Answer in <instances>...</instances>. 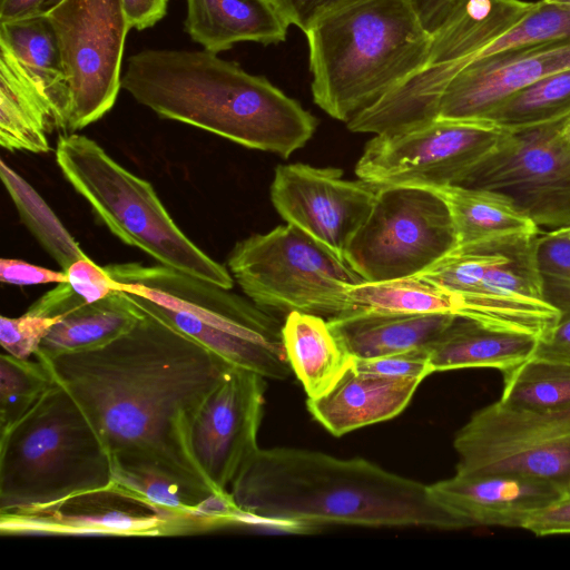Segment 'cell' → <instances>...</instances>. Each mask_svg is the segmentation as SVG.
<instances>
[{
  "instance_id": "cell-1",
  "label": "cell",
  "mask_w": 570,
  "mask_h": 570,
  "mask_svg": "<svg viewBox=\"0 0 570 570\" xmlns=\"http://www.w3.org/2000/svg\"><path fill=\"white\" fill-rule=\"evenodd\" d=\"M37 360L85 413L114 470L154 471L219 490L191 450L195 419L232 367L219 356L144 313L100 348Z\"/></svg>"
},
{
  "instance_id": "cell-2",
  "label": "cell",
  "mask_w": 570,
  "mask_h": 570,
  "mask_svg": "<svg viewBox=\"0 0 570 570\" xmlns=\"http://www.w3.org/2000/svg\"><path fill=\"white\" fill-rule=\"evenodd\" d=\"M250 527L291 533L325 524L458 530L428 484L363 459L277 446L258 449L230 485Z\"/></svg>"
},
{
  "instance_id": "cell-3",
  "label": "cell",
  "mask_w": 570,
  "mask_h": 570,
  "mask_svg": "<svg viewBox=\"0 0 570 570\" xmlns=\"http://www.w3.org/2000/svg\"><path fill=\"white\" fill-rule=\"evenodd\" d=\"M121 88L160 118L284 159L304 147L317 127L309 111L265 77L205 49L134 53Z\"/></svg>"
},
{
  "instance_id": "cell-4",
  "label": "cell",
  "mask_w": 570,
  "mask_h": 570,
  "mask_svg": "<svg viewBox=\"0 0 570 570\" xmlns=\"http://www.w3.org/2000/svg\"><path fill=\"white\" fill-rule=\"evenodd\" d=\"M304 33L313 100L345 122L419 70L432 41L411 0H350Z\"/></svg>"
},
{
  "instance_id": "cell-5",
  "label": "cell",
  "mask_w": 570,
  "mask_h": 570,
  "mask_svg": "<svg viewBox=\"0 0 570 570\" xmlns=\"http://www.w3.org/2000/svg\"><path fill=\"white\" fill-rule=\"evenodd\" d=\"M114 289L146 314L195 340L230 366L265 379L293 371L283 342V320L230 289L164 265L109 264Z\"/></svg>"
},
{
  "instance_id": "cell-6",
  "label": "cell",
  "mask_w": 570,
  "mask_h": 570,
  "mask_svg": "<svg viewBox=\"0 0 570 570\" xmlns=\"http://www.w3.org/2000/svg\"><path fill=\"white\" fill-rule=\"evenodd\" d=\"M111 459L76 401L53 384L0 433V511L110 489Z\"/></svg>"
},
{
  "instance_id": "cell-7",
  "label": "cell",
  "mask_w": 570,
  "mask_h": 570,
  "mask_svg": "<svg viewBox=\"0 0 570 570\" xmlns=\"http://www.w3.org/2000/svg\"><path fill=\"white\" fill-rule=\"evenodd\" d=\"M55 154L65 178L122 243L160 265L233 288L230 272L179 229L154 187L119 165L95 140L75 132L62 135Z\"/></svg>"
},
{
  "instance_id": "cell-8",
  "label": "cell",
  "mask_w": 570,
  "mask_h": 570,
  "mask_svg": "<svg viewBox=\"0 0 570 570\" xmlns=\"http://www.w3.org/2000/svg\"><path fill=\"white\" fill-rule=\"evenodd\" d=\"M537 237L517 236L455 248L416 276L451 292L455 316L539 338L561 314L543 295Z\"/></svg>"
},
{
  "instance_id": "cell-9",
  "label": "cell",
  "mask_w": 570,
  "mask_h": 570,
  "mask_svg": "<svg viewBox=\"0 0 570 570\" xmlns=\"http://www.w3.org/2000/svg\"><path fill=\"white\" fill-rule=\"evenodd\" d=\"M227 264L248 298L284 317L298 311L332 320L357 311L348 287L364 282L362 277L293 225L242 239Z\"/></svg>"
},
{
  "instance_id": "cell-10",
  "label": "cell",
  "mask_w": 570,
  "mask_h": 570,
  "mask_svg": "<svg viewBox=\"0 0 570 570\" xmlns=\"http://www.w3.org/2000/svg\"><path fill=\"white\" fill-rule=\"evenodd\" d=\"M535 2L458 0L432 32L423 66L377 101L356 114L353 132L383 134L438 118L441 95L451 79L488 45L513 28Z\"/></svg>"
},
{
  "instance_id": "cell-11",
  "label": "cell",
  "mask_w": 570,
  "mask_h": 570,
  "mask_svg": "<svg viewBox=\"0 0 570 570\" xmlns=\"http://www.w3.org/2000/svg\"><path fill=\"white\" fill-rule=\"evenodd\" d=\"M455 247L450 210L438 190L384 185L344 259L364 282H385L416 276Z\"/></svg>"
},
{
  "instance_id": "cell-12",
  "label": "cell",
  "mask_w": 570,
  "mask_h": 570,
  "mask_svg": "<svg viewBox=\"0 0 570 570\" xmlns=\"http://www.w3.org/2000/svg\"><path fill=\"white\" fill-rule=\"evenodd\" d=\"M460 474H511L570 492V405L532 411L500 400L475 411L455 433Z\"/></svg>"
},
{
  "instance_id": "cell-13",
  "label": "cell",
  "mask_w": 570,
  "mask_h": 570,
  "mask_svg": "<svg viewBox=\"0 0 570 570\" xmlns=\"http://www.w3.org/2000/svg\"><path fill=\"white\" fill-rule=\"evenodd\" d=\"M492 120L435 118L374 135L356 163L357 178L384 186L461 185L507 135Z\"/></svg>"
},
{
  "instance_id": "cell-14",
  "label": "cell",
  "mask_w": 570,
  "mask_h": 570,
  "mask_svg": "<svg viewBox=\"0 0 570 570\" xmlns=\"http://www.w3.org/2000/svg\"><path fill=\"white\" fill-rule=\"evenodd\" d=\"M42 14L59 48L69 96L66 131L72 132L114 107L131 28L121 0H62Z\"/></svg>"
},
{
  "instance_id": "cell-15",
  "label": "cell",
  "mask_w": 570,
  "mask_h": 570,
  "mask_svg": "<svg viewBox=\"0 0 570 570\" xmlns=\"http://www.w3.org/2000/svg\"><path fill=\"white\" fill-rule=\"evenodd\" d=\"M461 185L507 195L539 228L570 225V125L508 130Z\"/></svg>"
},
{
  "instance_id": "cell-16",
  "label": "cell",
  "mask_w": 570,
  "mask_h": 570,
  "mask_svg": "<svg viewBox=\"0 0 570 570\" xmlns=\"http://www.w3.org/2000/svg\"><path fill=\"white\" fill-rule=\"evenodd\" d=\"M207 532L193 520L157 511L115 489L43 507L0 511L2 535L166 537Z\"/></svg>"
},
{
  "instance_id": "cell-17",
  "label": "cell",
  "mask_w": 570,
  "mask_h": 570,
  "mask_svg": "<svg viewBox=\"0 0 570 570\" xmlns=\"http://www.w3.org/2000/svg\"><path fill=\"white\" fill-rule=\"evenodd\" d=\"M379 187L360 178L345 179L338 168L295 163L275 168L271 200L287 224L344 259L345 248L370 213Z\"/></svg>"
},
{
  "instance_id": "cell-18",
  "label": "cell",
  "mask_w": 570,
  "mask_h": 570,
  "mask_svg": "<svg viewBox=\"0 0 570 570\" xmlns=\"http://www.w3.org/2000/svg\"><path fill=\"white\" fill-rule=\"evenodd\" d=\"M265 377L232 366L200 407L191 429L194 458L219 490H227L259 449Z\"/></svg>"
},
{
  "instance_id": "cell-19",
  "label": "cell",
  "mask_w": 570,
  "mask_h": 570,
  "mask_svg": "<svg viewBox=\"0 0 570 570\" xmlns=\"http://www.w3.org/2000/svg\"><path fill=\"white\" fill-rule=\"evenodd\" d=\"M566 69H570V38L474 60L443 90L438 118H485L514 92Z\"/></svg>"
},
{
  "instance_id": "cell-20",
  "label": "cell",
  "mask_w": 570,
  "mask_h": 570,
  "mask_svg": "<svg viewBox=\"0 0 570 570\" xmlns=\"http://www.w3.org/2000/svg\"><path fill=\"white\" fill-rule=\"evenodd\" d=\"M428 490L458 530L474 527L521 528L533 511L564 492L548 481L511 474L456 473Z\"/></svg>"
},
{
  "instance_id": "cell-21",
  "label": "cell",
  "mask_w": 570,
  "mask_h": 570,
  "mask_svg": "<svg viewBox=\"0 0 570 570\" xmlns=\"http://www.w3.org/2000/svg\"><path fill=\"white\" fill-rule=\"evenodd\" d=\"M422 381L364 374L353 365L325 394L307 399L311 415L331 434L341 436L387 421L409 405Z\"/></svg>"
},
{
  "instance_id": "cell-22",
  "label": "cell",
  "mask_w": 570,
  "mask_h": 570,
  "mask_svg": "<svg viewBox=\"0 0 570 570\" xmlns=\"http://www.w3.org/2000/svg\"><path fill=\"white\" fill-rule=\"evenodd\" d=\"M289 24L275 0H186V33L217 55L242 41L282 42Z\"/></svg>"
},
{
  "instance_id": "cell-23",
  "label": "cell",
  "mask_w": 570,
  "mask_h": 570,
  "mask_svg": "<svg viewBox=\"0 0 570 570\" xmlns=\"http://www.w3.org/2000/svg\"><path fill=\"white\" fill-rule=\"evenodd\" d=\"M456 316L360 309L327 320L354 358L429 350Z\"/></svg>"
},
{
  "instance_id": "cell-24",
  "label": "cell",
  "mask_w": 570,
  "mask_h": 570,
  "mask_svg": "<svg viewBox=\"0 0 570 570\" xmlns=\"http://www.w3.org/2000/svg\"><path fill=\"white\" fill-rule=\"evenodd\" d=\"M538 337L499 331L456 316L429 347L432 374L488 367L504 373L532 356Z\"/></svg>"
},
{
  "instance_id": "cell-25",
  "label": "cell",
  "mask_w": 570,
  "mask_h": 570,
  "mask_svg": "<svg viewBox=\"0 0 570 570\" xmlns=\"http://www.w3.org/2000/svg\"><path fill=\"white\" fill-rule=\"evenodd\" d=\"M283 342L307 399L327 393L354 362L328 321L315 314L289 312L283 320Z\"/></svg>"
},
{
  "instance_id": "cell-26",
  "label": "cell",
  "mask_w": 570,
  "mask_h": 570,
  "mask_svg": "<svg viewBox=\"0 0 570 570\" xmlns=\"http://www.w3.org/2000/svg\"><path fill=\"white\" fill-rule=\"evenodd\" d=\"M55 127L50 105L10 49L0 42V145L9 151L48 153Z\"/></svg>"
},
{
  "instance_id": "cell-27",
  "label": "cell",
  "mask_w": 570,
  "mask_h": 570,
  "mask_svg": "<svg viewBox=\"0 0 570 570\" xmlns=\"http://www.w3.org/2000/svg\"><path fill=\"white\" fill-rule=\"evenodd\" d=\"M144 312L122 291L63 314L42 340L36 358L100 348L129 332Z\"/></svg>"
},
{
  "instance_id": "cell-28",
  "label": "cell",
  "mask_w": 570,
  "mask_h": 570,
  "mask_svg": "<svg viewBox=\"0 0 570 570\" xmlns=\"http://www.w3.org/2000/svg\"><path fill=\"white\" fill-rule=\"evenodd\" d=\"M433 189L441 194L450 210L455 248L540 233L537 224L500 191L463 185Z\"/></svg>"
},
{
  "instance_id": "cell-29",
  "label": "cell",
  "mask_w": 570,
  "mask_h": 570,
  "mask_svg": "<svg viewBox=\"0 0 570 570\" xmlns=\"http://www.w3.org/2000/svg\"><path fill=\"white\" fill-rule=\"evenodd\" d=\"M0 42L10 49L50 105L56 129L66 131L68 86L56 36L47 18L39 13L0 23Z\"/></svg>"
},
{
  "instance_id": "cell-30",
  "label": "cell",
  "mask_w": 570,
  "mask_h": 570,
  "mask_svg": "<svg viewBox=\"0 0 570 570\" xmlns=\"http://www.w3.org/2000/svg\"><path fill=\"white\" fill-rule=\"evenodd\" d=\"M485 119L509 131H521L570 119V69L514 92Z\"/></svg>"
},
{
  "instance_id": "cell-31",
  "label": "cell",
  "mask_w": 570,
  "mask_h": 570,
  "mask_svg": "<svg viewBox=\"0 0 570 570\" xmlns=\"http://www.w3.org/2000/svg\"><path fill=\"white\" fill-rule=\"evenodd\" d=\"M0 177L22 223L62 271L87 256L43 198L4 160Z\"/></svg>"
},
{
  "instance_id": "cell-32",
  "label": "cell",
  "mask_w": 570,
  "mask_h": 570,
  "mask_svg": "<svg viewBox=\"0 0 570 570\" xmlns=\"http://www.w3.org/2000/svg\"><path fill=\"white\" fill-rule=\"evenodd\" d=\"M502 403L532 411L570 405V366L529 357L502 373Z\"/></svg>"
},
{
  "instance_id": "cell-33",
  "label": "cell",
  "mask_w": 570,
  "mask_h": 570,
  "mask_svg": "<svg viewBox=\"0 0 570 570\" xmlns=\"http://www.w3.org/2000/svg\"><path fill=\"white\" fill-rule=\"evenodd\" d=\"M53 384L37 360L0 356V433L18 422Z\"/></svg>"
},
{
  "instance_id": "cell-34",
  "label": "cell",
  "mask_w": 570,
  "mask_h": 570,
  "mask_svg": "<svg viewBox=\"0 0 570 570\" xmlns=\"http://www.w3.org/2000/svg\"><path fill=\"white\" fill-rule=\"evenodd\" d=\"M568 38L570 6L540 0L513 28L476 52L468 63L492 55Z\"/></svg>"
},
{
  "instance_id": "cell-35",
  "label": "cell",
  "mask_w": 570,
  "mask_h": 570,
  "mask_svg": "<svg viewBox=\"0 0 570 570\" xmlns=\"http://www.w3.org/2000/svg\"><path fill=\"white\" fill-rule=\"evenodd\" d=\"M537 262L546 301L570 316V239L557 229L537 237Z\"/></svg>"
},
{
  "instance_id": "cell-36",
  "label": "cell",
  "mask_w": 570,
  "mask_h": 570,
  "mask_svg": "<svg viewBox=\"0 0 570 570\" xmlns=\"http://www.w3.org/2000/svg\"><path fill=\"white\" fill-rule=\"evenodd\" d=\"M350 0H275L291 24L303 32L324 12ZM424 27L432 33L458 0H411Z\"/></svg>"
},
{
  "instance_id": "cell-37",
  "label": "cell",
  "mask_w": 570,
  "mask_h": 570,
  "mask_svg": "<svg viewBox=\"0 0 570 570\" xmlns=\"http://www.w3.org/2000/svg\"><path fill=\"white\" fill-rule=\"evenodd\" d=\"M60 317L24 313L18 317H0V343L3 350L18 358H30Z\"/></svg>"
},
{
  "instance_id": "cell-38",
  "label": "cell",
  "mask_w": 570,
  "mask_h": 570,
  "mask_svg": "<svg viewBox=\"0 0 570 570\" xmlns=\"http://www.w3.org/2000/svg\"><path fill=\"white\" fill-rule=\"evenodd\" d=\"M353 367L364 374L390 379H416L431 375L429 350H416L372 358H354Z\"/></svg>"
},
{
  "instance_id": "cell-39",
  "label": "cell",
  "mask_w": 570,
  "mask_h": 570,
  "mask_svg": "<svg viewBox=\"0 0 570 570\" xmlns=\"http://www.w3.org/2000/svg\"><path fill=\"white\" fill-rule=\"evenodd\" d=\"M65 272L70 287L87 304L98 302L115 291L106 269L88 256L77 259Z\"/></svg>"
},
{
  "instance_id": "cell-40",
  "label": "cell",
  "mask_w": 570,
  "mask_h": 570,
  "mask_svg": "<svg viewBox=\"0 0 570 570\" xmlns=\"http://www.w3.org/2000/svg\"><path fill=\"white\" fill-rule=\"evenodd\" d=\"M522 529L537 537L570 534V492L530 513Z\"/></svg>"
},
{
  "instance_id": "cell-41",
  "label": "cell",
  "mask_w": 570,
  "mask_h": 570,
  "mask_svg": "<svg viewBox=\"0 0 570 570\" xmlns=\"http://www.w3.org/2000/svg\"><path fill=\"white\" fill-rule=\"evenodd\" d=\"M0 279L2 283L12 285L60 284L68 282V276L62 269L52 271L20 259L2 258Z\"/></svg>"
},
{
  "instance_id": "cell-42",
  "label": "cell",
  "mask_w": 570,
  "mask_h": 570,
  "mask_svg": "<svg viewBox=\"0 0 570 570\" xmlns=\"http://www.w3.org/2000/svg\"><path fill=\"white\" fill-rule=\"evenodd\" d=\"M532 356L570 366V316L538 338Z\"/></svg>"
},
{
  "instance_id": "cell-43",
  "label": "cell",
  "mask_w": 570,
  "mask_h": 570,
  "mask_svg": "<svg viewBox=\"0 0 570 570\" xmlns=\"http://www.w3.org/2000/svg\"><path fill=\"white\" fill-rule=\"evenodd\" d=\"M121 3L130 28L141 31L165 17L168 0H121Z\"/></svg>"
},
{
  "instance_id": "cell-44",
  "label": "cell",
  "mask_w": 570,
  "mask_h": 570,
  "mask_svg": "<svg viewBox=\"0 0 570 570\" xmlns=\"http://www.w3.org/2000/svg\"><path fill=\"white\" fill-rule=\"evenodd\" d=\"M43 0H0V23L41 13Z\"/></svg>"
},
{
  "instance_id": "cell-45",
  "label": "cell",
  "mask_w": 570,
  "mask_h": 570,
  "mask_svg": "<svg viewBox=\"0 0 570 570\" xmlns=\"http://www.w3.org/2000/svg\"><path fill=\"white\" fill-rule=\"evenodd\" d=\"M62 0H43L42 7H41V13L49 11L55 6H57Z\"/></svg>"
},
{
  "instance_id": "cell-46",
  "label": "cell",
  "mask_w": 570,
  "mask_h": 570,
  "mask_svg": "<svg viewBox=\"0 0 570 570\" xmlns=\"http://www.w3.org/2000/svg\"><path fill=\"white\" fill-rule=\"evenodd\" d=\"M557 230L570 239V225L558 228Z\"/></svg>"
},
{
  "instance_id": "cell-47",
  "label": "cell",
  "mask_w": 570,
  "mask_h": 570,
  "mask_svg": "<svg viewBox=\"0 0 570 570\" xmlns=\"http://www.w3.org/2000/svg\"><path fill=\"white\" fill-rule=\"evenodd\" d=\"M543 1L550 2V3H558V4L570 6V0H543Z\"/></svg>"
},
{
  "instance_id": "cell-48",
  "label": "cell",
  "mask_w": 570,
  "mask_h": 570,
  "mask_svg": "<svg viewBox=\"0 0 570 570\" xmlns=\"http://www.w3.org/2000/svg\"><path fill=\"white\" fill-rule=\"evenodd\" d=\"M567 122L570 125V119H568Z\"/></svg>"
}]
</instances>
